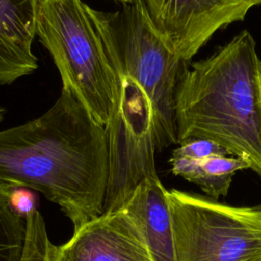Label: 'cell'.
I'll use <instances>...</instances> for the list:
<instances>
[{
	"mask_svg": "<svg viewBox=\"0 0 261 261\" xmlns=\"http://www.w3.org/2000/svg\"><path fill=\"white\" fill-rule=\"evenodd\" d=\"M108 171L106 128L65 89L39 117L0 130V184L41 193L73 230L103 213Z\"/></svg>",
	"mask_w": 261,
	"mask_h": 261,
	"instance_id": "cell-1",
	"label": "cell"
},
{
	"mask_svg": "<svg viewBox=\"0 0 261 261\" xmlns=\"http://www.w3.org/2000/svg\"><path fill=\"white\" fill-rule=\"evenodd\" d=\"M260 77L261 61L247 30L192 63L175 94L178 144L211 140L261 176Z\"/></svg>",
	"mask_w": 261,
	"mask_h": 261,
	"instance_id": "cell-2",
	"label": "cell"
},
{
	"mask_svg": "<svg viewBox=\"0 0 261 261\" xmlns=\"http://www.w3.org/2000/svg\"><path fill=\"white\" fill-rule=\"evenodd\" d=\"M88 11L111 65L135 77L151 101L157 151L178 144L175 94L188 61L159 33L144 0L122 4L112 11L88 5Z\"/></svg>",
	"mask_w": 261,
	"mask_h": 261,
	"instance_id": "cell-3",
	"label": "cell"
},
{
	"mask_svg": "<svg viewBox=\"0 0 261 261\" xmlns=\"http://www.w3.org/2000/svg\"><path fill=\"white\" fill-rule=\"evenodd\" d=\"M37 36L62 81L93 118L107 126L114 106L115 75L83 0H39Z\"/></svg>",
	"mask_w": 261,
	"mask_h": 261,
	"instance_id": "cell-4",
	"label": "cell"
},
{
	"mask_svg": "<svg viewBox=\"0 0 261 261\" xmlns=\"http://www.w3.org/2000/svg\"><path fill=\"white\" fill-rule=\"evenodd\" d=\"M176 261H261V210L170 190Z\"/></svg>",
	"mask_w": 261,
	"mask_h": 261,
	"instance_id": "cell-5",
	"label": "cell"
},
{
	"mask_svg": "<svg viewBox=\"0 0 261 261\" xmlns=\"http://www.w3.org/2000/svg\"><path fill=\"white\" fill-rule=\"evenodd\" d=\"M112 68L114 106L105 127L109 171L103 213L122 208L141 182L158 176L151 101L135 77L117 67Z\"/></svg>",
	"mask_w": 261,
	"mask_h": 261,
	"instance_id": "cell-6",
	"label": "cell"
},
{
	"mask_svg": "<svg viewBox=\"0 0 261 261\" xmlns=\"http://www.w3.org/2000/svg\"><path fill=\"white\" fill-rule=\"evenodd\" d=\"M149 15L167 44L190 61L213 35L242 21L261 0H144Z\"/></svg>",
	"mask_w": 261,
	"mask_h": 261,
	"instance_id": "cell-7",
	"label": "cell"
},
{
	"mask_svg": "<svg viewBox=\"0 0 261 261\" xmlns=\"http://www.w3.org/2000/svg\"><path fill=\"white\" fill-rule=\"evenodd\" d=\"M48 260L151 261V258L138 222L122 207L88 221L62 245L50 243Z\"/></svg>",
	"mask_w": 261,
	"mask_h": 261,
	"instance_id": "cell-8",
	"label": "cell"
},
{
	"mask_svg": "<svg viewBox=\"0 0 261 261\" xmlns=\"http://www.w3.org/2000/svg\"><path fill=\"white\" fill-rule=\"evenodd\" d=\"M39 0H0V85H10L33 73Z\"/></svg>",
	"mask_w": 261,
	"mask_h": 261,
	"instance_id": "cell-9",
	"label": "cell"
},
{
	"mask_svg": "<svg viewBox=\"0 0 261 261\" xmlns=\"http://www.w3.org/2000/svg\"><path fill=\"white\" fill-rule=\"evenodd\" d=\"M167 193L158 176L148 178L123 206L138 222L151 261H176Z\"/></svg>",
	"mask_w": 261,
	"mask_h": 261,
	"instance_id": "cell-10",
	"label": "cell"
},
{
	"mask_svg": "<svg viewBox=\"0 0 261 261\" xmlns=\"http://www.w3.org/2000/svg\"><path fill=\"white\" fill-rule=\"evenodd\" d=\"M169 163L174 175L198 185L214 200L227 195L238 170L250 168L246 160L232 155H217L202 160L170 156Z\"/></svg>",
	"mask_w": 261,
	"mask_h": 261,
	"instance_id": "cell-11",
	"label": "cell"
},
{
	"mask_svg": "<svg viewBox=\"0 0 261 261\" xmlns=\"http://www.w3.org/2000/svg\"><path fill=\"white\" fill-rule=\"evenodd\" d=\"M15 186L0 184V261H20L25 240V219L10 205Z\"/></svg>",
	"mask_w": 261,
	"mask_h": 261,
	"instance_id": "cell-12",
	"label": "cell"
},
{
	"mask_svg": "<svg viewBox=\"0 0 261 261\" xmlns=\"http://www.w3.org/2000/svg\"><path fill=\"white\" fill-rule=\"evenodd\" d=\"M25 240L20 261H49L48 251L51 243L45 220L38 209L25 217Z\"/></svg>",
	"mask_w": 261,
	"mask_h": 261,
	"instance_id": "cell-13",
	"label": "cell"
},
{
	"mask_svg": "<svg viewBox=\"0 0 261 261\" xmlns=\"http://www.w3.org/2000/svg\"><path fill=\"white\" fill-rule=\"evenodd\" d=\"M217 155H229L228 152L217 143L207 139H191L179 144L172 151L171 157L202 160Z\"/></svg>",
	"mask_w": 261,
	"mask_h": 261,
	"instance_id": "cell-14",
	"label": "cell"
},
{
	"mask_svg": "<svg viewBox=\"0 0 261 261\" xmlns=\"http://www.w3.org/2000/svg\"><path fill=\"white\" fill-rule=\"evenodd\" d=\"M10 205L18 216L25 219L32 211L37 209V198L32 190L16 187L11 193Z\"/></svg>",
	"mask_w": 261,
	"mask_h": 261,
	"instance_id": "cell-15",
	"label": "cell"
},
{
	"mask_svg": "<svg viewBox=\"0 0 261 261\" xmlns=\"http://www.w3.org/2000/svg\"><path fill=\"white\" fill-rule=\"evenodd\" d=\"M114 1L120 2L121 4H128V3H134V2L137 1V0H114Z\"/></svg>",
	"mask_w": 261,
	"mask_h": 261,
	"instance_id": "cell-16",
	"label": "cell"
},
{
	"mask_svg": "<svg viewBox=\"0 0 261 261\" xmlns=\"http://www.w3.org/2000/svg\"><path fill=\"white\" fill-rule=\"evenodd\" d=\"M4 112H5L4 108L0 107V122L3 120V117H4Z\"/></svg>",
	"mask_w": 261,
	"mask_h": 261,
	"instance_id": "cell-17",
	"label": "cell"
},
{
	"mask_svg": "<svg viewBox=\"0 0 261 261\" xmlns=\"http://www.w3.org/2000/svg\"><path fill=\"white\" fill-rule=\"evenodd\" d=\"M255 208H256V209H258V210H261V204H259V205H258V206H256Z\"/></svg>",
	"mask_w": 261,
	"mask_h": 261,
	"instance_id": "cell-18",
	"label": "cell"
},
{
	"mask_svg": "<svg viewBox=\"0 0 261 261\" xmlns=\"http://www.w3.org/2000/svg\"><path fill=\"white\" fill-rule=\"evenodd\" d=\"M260 81H261V77H260Z\"/></svg>",
	"mask_w": 261,
	"mask_h": 261,
	"instance_id": "cell-19",
	"label": "cell"
}]
</instances>
